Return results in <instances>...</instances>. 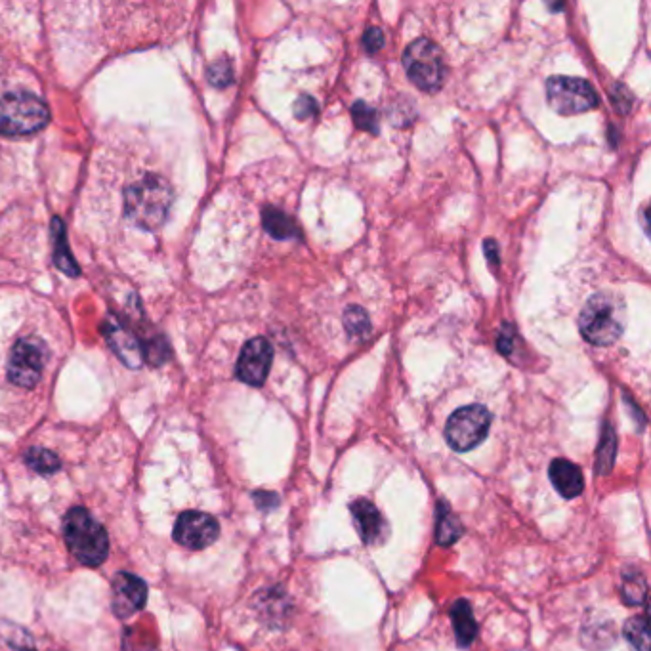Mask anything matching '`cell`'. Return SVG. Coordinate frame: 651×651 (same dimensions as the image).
Listing matches in <instances>:
<instances>
[{
  "label": "cell",
  "instance_id": "1",
  "mask_svg": "<svg viewBox=\"0 0 651 651\" xmlns=\"http://www.w3.org/2000/svg\"><path fill=\"white\" fill-rule=\"evenodd\" d=\"M172 186L159 172H140L123 188V214L126 222L138 230H161L172 207Z\"/></svg>",
  "mask_w": 651,
  "mask_h": 651
},
{
  "label": "cell",
  "instance_id": "2",
  "mask_svg": "<svg viewBox=\"0 0 651 651\" xmlns=\"http://www.w3.org/2000/svg\"><path fill=\"white\" fill-rule=\"evenodd\" d=\"M627 310L617 294L590 296L579 314V331L594 346H611L625 331Z\"/></svg>",
  "mask_w": 651,
  "mask_h": 651
},
{
  "label": "cell",
  "instance_id": "3",
  "mask_svg": "<svg viewBox=\"0 0 651 651\" xmlns=\"http://www.w3.org/2000/svg\"><path fill=\"white\" fill-rule=\"evenodd\" d=\"M63 537L71 554L84 566H100L109 554V539L83 506L71 508L63 518Z\"/></svg>",
  "mask_w": 651,
  "mask_h": 651
},
{
  "label": "cell",
  "instance_id": "4",
  "mask_svg": "<svg viewBox=\"0 0 651 651\" xmlns=\"http://www.w3.org/2000/svg\"><path fill=\"white\" fill-rule=\"evenodd\" d=\"M50 119L41 98L27 92H10L0 98V134L29 136L39 132Z\"/></svg>",
  "mask_w": 651,
  "mask_h": 651
},
{
  "label": "cell",
  "instance_id": "5",
  "mask_svg": "<svg viewBox=\"0 0 651 651\" xmlns=\"http://www.w3.org/2000/svg\"><path fill=\"white\" fill-rule=\"evenodd\" d=\"M403 65L411 83L426 92H438L445 81V63L436 42L417 39L403 54Z\"/></svg>",
  "mask_w": 651,
  "mask_h": 651
},
{
  "label": "cell",
  "instance_id": "6",
  "mask_svg": "<svg viewBox=\"0 0 651 651\" xmlns=\"http://www.w3.org/2000/svg\"><path fill=\"white\" fill-rule=\"evenodd\" d=\"M489 426L491 415L483 405H466L447 420L445 440L455 451L466 453L487 438Z\"/></svg>",
  "mask_w": 651,
  "mask_h": 651
},
{
  "label": "cell",
  "instance_id": "7",
  "mask_svg": "<svg viewBox=\"0 0 651 651\" xmlns=\"http://www.w3.org/2000/svg\"><path fill=\"white\" fill-rule=\"evenodd\" d=\"M546 100L560 115L585 113L598 105L594 88L577 77H550L546 81Z\"/></svg>",
  "mask_w": 651,
  "mask_h": 651
},
{
  "label": "cell",
  "instance_id": "8",
  "mask_svg": "<svg viewBox=\"0 0 651 651\" xmlns=\"http://www.w3.org/2000/svg\"><path fill=\"white\" fill-rule=\"evenodd\" d=\"M46 348L37 338H21L8 359V380L20 388H33L41 380Z\"/></svg>",
  "mask_w": 651,
  "mask_h": 651
},
{
  "label": "cell",
  "instance_id": "9",
  "mask_svg": "<svg viewBox=\"0 0 651 651\" xmlns=\"http://www.w3.org/2000/svg\"><path fill=\"white\" fill-rule=\"evenodd\" d=\"M218 535H220L218 522L209 514L197 510L180 514V518L174 525V541L191 550L207 548L218 539Z\"/></svg>",
  "mask_w": 651,
  "mask_h": 651
},
{
  "label": "cell",
  "instance_id": "10",
  "mask_svg": "<svg viewBox=\"0 0 651 651\" xmlns=\"http://www.w3.org/2000/svg\"><path fill=\"white\" fill-rule=\"evenodd\" d=\"M273 350L266 338H252L237 359V378L249 386H262L272 367Z\"/></svg>",
  "mask_w": 651,
  "mask_h": 651
},
{
  "label": "cell",
  "instance_id": "11",
  "mask_svg": "<svg viewBox=\"0 0 651 651\" xmlns=\"http://www.w3.org/2000/svg\"><path fill=\"white\" fill-rule=\"evenodd\" d=\"M146 583L132 573H117L111 583V604L113 613L119 619H128L146 606Z\"/></svg>",
  "mask_w": 651,
  "mask_h": 651
},
{
  "label": "cell",
  "instance_id": "12",
  "mask_svg": "<svg viewBox=\"0 0 651 651\" xmlns=\"http://www.w3.org/2000/svg\"><path fill=\"white\" fill-rule=\"evenodd\" d=\"M359 537L365 545H382L388 537V525L380 510L367 499H357L350 506Z\"/></svg>",
  "mask_w": 651,
  "mask_h": 651
},
{
  "label": "cell",
  "instance_id": "13",
  "mask_svg": "<svg viewBox=\"0 0 651 651\" xmlns=\"http://www.w3.org/2000/svg\"><path fill=\"white\" fill-rule=\"evenodd\" d=\"M105 338L111 350L117 354V357L125 363L130 369H138L144 361V352L136 336L128 333L125 327H121L115 321L105 323Z\"/></svg>",
  "mask_w": 651,
  "mask_h": 651
},
{
  "label": "cell",
  "instance_id": "14",
  "mask_svg": "<svg viewBox=\"0 0 651 651\" xmlns=\"http://www.w3.org/2000/svg\"><path fill=\"white\" fill-rule=\"evenodd\" d=\"M548 476H550V482L554 485V489L566 499H575L583 493L585 478H583L581 468L573 462L566 461V459L552 461Z\"/></svg>",
  "mask_w": 651,
  "mask_h": 651
},
{
  "label": "cell",
  "instance_id": "15",
  "mask_svg": "<svg viewBox=\"0 0 651 651\" xmlns=\"http://www.w3.org/2000/svg\"><path fill=\"white\" fill-rule=\"evenodd\" d=\"M451 621H453L459 648H468L478 634V623L474 619V611H472L470 602L457 600L451 608Z\"/></svg>",
  "mask_w": 651,
  "mask_h": 651
},
{
  "label": "cell",
  "instance_id": "16",
  "mask_svg": "<svg viewBox=\"0 0 651 651\" xmlns=\"http://www.w3.org/2000/svg\"><path fill=\"white\" fill-rule=\"evenodd\" d=\"M462 535V525L449 504L440 501L436 504V541L438 545H453Z\"/></svg>",
  "mask_w": 651,
  "mask_h": 651
},
{
  "label": "cell",
  "instance_id": "17",
  "mask_svg": "<svg viewBox=\"0 0 651 651\" xmlns=\"http://www.w3.org/2000/svg\"><path fill=\"white\" fill-rule=\"evenodd\" d=\"M262 224H264V230L268 231L273 239L285 241V239L296 237L293 218H289L285 212H281L279 209H273V207L264 209Z\"/></svg>",
  "mask_w": 651,
  "mask_h": 651
},
{
  "label": "cell",
  "instance_id": "18",
  "mask_svg": "<svg viewBox=\"0 0 651 651\" xmlns=\"http://www.w3.org/2000/svg\"><path fill=\"white\" fill-rule=\"evenodd\" d=\"M646 594H648V585L640 571H632V573L623 575L621 596L629 606H642L646 602Z\"/></svg>",
  "mask_w": 651,
  "mask_h": 651
},
{
  "label": "cell",
  "instance_id": "19",
  "mask_svg": "<svg viewBox=\"0 0 651 651\" xmlns=\"http://www.w3.org/2000/svg\"><path fill=\"white\" fill-rule=\"evenodd\" d=\"M25 462L39 474H54L62 468V462L56 453L42 449V447H31L25 453Z\"/></svg>",
  "mask_w": 651,
  "mask_h": 651
},
{
  "label": "cell",
  "instance_id": "20",
  "mask_svg": "<svg viewBox=\"0 0 651 651\" xmlns=\"http://www.w3.org/2000/svg\"><path fill=\"white\" fill-rule=\"evenodd\" d=\"M625 636L634 651H650V629L646 617H632L625 625Z\"/></svg>",
  "mask_w": 651,
  "mask_h": 651
},
{
  "label": "cell",
  "instance_id": "21",
  "mask_svg": "<svg viewBox=\"0 0 651 651\" xmlns=\"http://www.w3.org/2000/svg\"><path fill=\"white\" fill-rule=\"evenodd\" d=\"M54 241H56V262H58L60 270L69 273V275H77L79 268L75 266V262L69 254L67 243H65V231H63L62 222L58 218H54Z\"/></svg>",
  "mask_w": 651,
  "mask_h": 651
},
{
  "label": "cell",
  "instance_id": "22",
  "mask_svg": "<svg viewBox=\"0 0 651 651\" xmlns=\"http://www.w3.org/2000/svg\"><path fill=\"white\" fill-rule=\"evenodd\" d=\"M344 327L354 338H365L371 331L369 315L359 306H350L344 314Z\"/></svg>",
  "mask_w": 651,
  "mask_h": 651
},
{
  "label": "cell",
  "instance_id": "23",
  "mask_svg": "<svg viewBox=\"0 0 651 651\" xmlns=\"http://www.w3.org/2000/svg\"><path fill=\"white\" fill-rule=\"evenodd\" d=\"M615 447H617L615 434H613L611 426H606L604 434H602L600 449H598V462H596L598 474H608L609 470H611L613 461H615Z\"/></svg>",
  "mask_w": 651,
  "mask_h": 651
},
{
  "label": "cell",
  "instance_id": "24",
  "mask_svg": "<svg viewBox=\"0 0 651 651\" xmlns=\"http://www.w3.org/2000/svg\"><path fill=\"white\" fill-rule=\"evenodd\" d=\"M352 115L356 121L357 128L367 130L371 134H378L377 111L365 102H356L352 107Z\"/></svg>",
  "mask_w": 651,
  "mask_h": 651
},
{
  "label": "cell",
  "instance_id": "25",
  "mask_svg": "<svg viewBox=\"0 0 651 651\" xmlns=\"http://www.w3.org/2000/svg\"><path fill=\"white\" fill-rule=\"evenodd\" d=\"M123 651H159L153 636L136 634V629H126L123 636Z\"/></svg>",
  "mask_w": 651,
  "mask_h": 651
},
{
  "label": "cell",
  "instance_id": "26",
  "mask_svg": "<svg viewBox=\"0 0 651 651\" xmlns=\"http://www.w3.org/2000/svg\"><path fill=\"white\" fill-rule=\"evenodd\" d=\"M209 81L218 86V88H224L233 81V71H231L230 62H216L209 69Z\"/></svg>",
  "mask_w": 651,
  "mask_h": 651
},
{
  "label": "cell",
  "instance_id": "27",
  "mask_svg": "<svg viewBox=\"0 0 651 651\" xmlns=\"http://www.w3.org/2000/svg\"><path fill=\"white\" fill-rule=\"evenodd\" d=\"M294 117L300 119V121H306L310 117H314L317 113V102H315L312 96H300L296 102H294Z\"/></svg>",
  "mask_w": 651,
  "mask_h": 651
},
{
  "label": "cell",
  "instance_id": "28",
  "mask_svg": "<svg viewBox=\"0 0 651 651\" xmlns=\"http://www.w3.org/2000/svg\"><path fill=\"white\" fill-rule=\"evenodd\" d=\"M363 46L367 52L375 54L384 46V33L378 27H369L363 35Z\"/></svg>",
  "mask_w": 651,
  "mask_h": 651
},
{
  "label": "cell",
  "instance_id": "29",
  "mask_svg": "<svg viewBox=\"0 0 651 651\" xmlns=\"http://www.w3.org/2000/svg\"><path fill=\"white\" fill-rule=\"evenodd\" d=\"M254 503L262 510H272L279 504V499L275 493H254Z\"/></svg>",
  "mask_w": 651,
  "mask_h": 651
},
{
  "label": "cell",
  "instance_id": "30",
  "mask_svg": "<svg viewBox=\"0 0 651 651\" xmlns=\"http://www.w3.org/2000/svg\"><path fill=\"white\" fill-rule=\"evenodd\" d=\"M497 348L501 350V354L508 356L512 352V335H506V329L503 327V331L499 333V338H497Z\"/></svg>",
  "mask_w": 651,
  "mask_h": 651
},
{
  "label": "cell",
  "instance_id": "31",
  "mask_svg": "<svg viewBox=\"0 0 651 651\" xmlns=\"http://www.w3.org/2000/svg\"><path fill=\"white\" fill-rule=\"evenodd\" d=\"M483 249H485V254H487V258H489L491 264H497L499 262V245L493 239H487L485 245H483Z\"/></svg>",
  "mask_w": 651,
  "mask_h": 651
}]
</instances>
